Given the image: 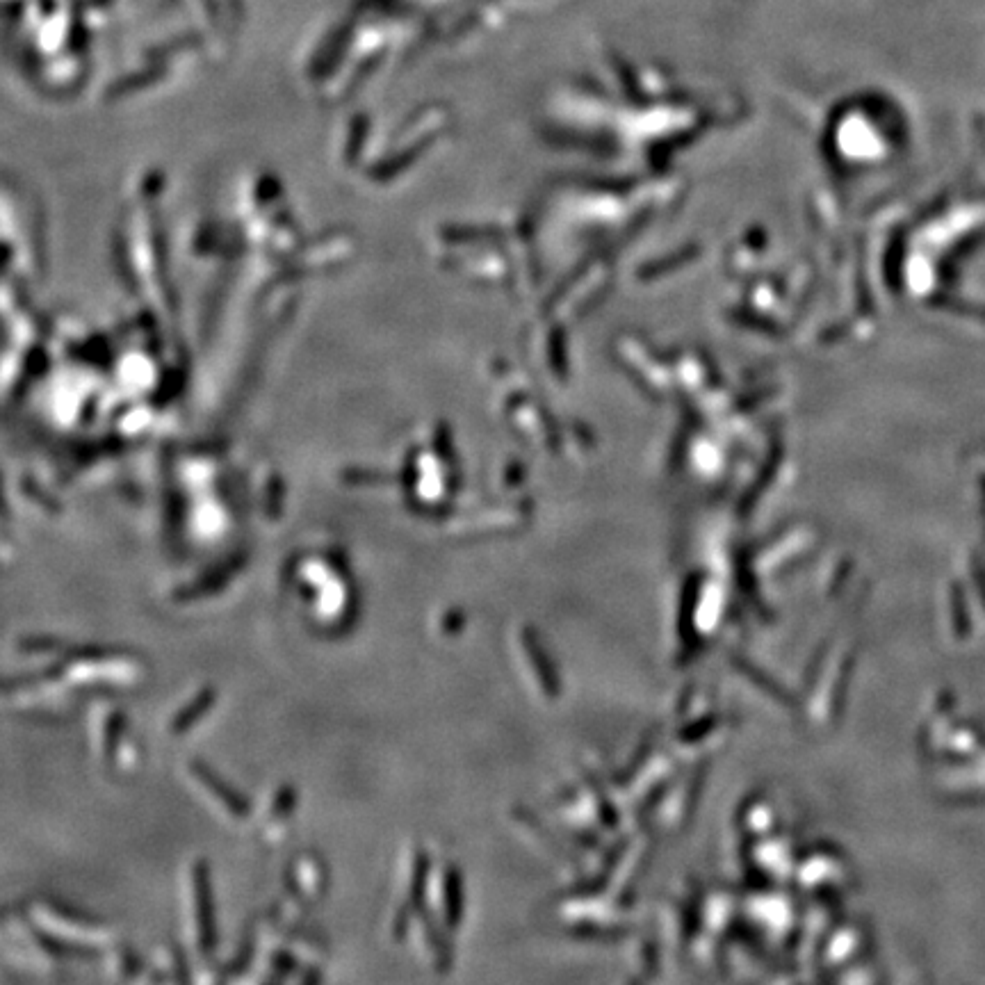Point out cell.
Here are the masks:
<instances>
[{"label": "cell", "mask_w": 985, "mask_h": 985, "mask_svg": "<svg viewBox=\"0 0 985 985\" xmlns=\"http://www.w3.org/2000/svg\"><path fill=\"white\" fill-rule=\"evenodd\" d=\"M194 771H197V776H199V778L206 780L208 787L213 789V792H215L217 796H222L224 805H229V808H231L233 812H238V814H244V812H247V805H244V801L240 799V796H235V794H233V792H229V789H226V787H219L222 783H217L213 773H208L206 769H199V764H197V767H194Z\"/></svg>", "instance_id": "cell-1"}, {"label": "cell", "mask_w": 985, "mask_h": 985, "mask_svg": "<svg viewBox=\"0 0 985 985\" xmlns=\"http://www.w3.org/2000/svg\"><path fill=\"white\" fill-rule=\"evenodd\" d=\"M210 700H213L210 696H199L197 700H194L190 710H187V714H181V719H178V721L174 723V730H176V732H181L183 728L190 726V723H192L194 719H197L199 714H203V710H206V707L210 705Z\"/></svg>", "instance_id": "cell-2"}]
</instances>
